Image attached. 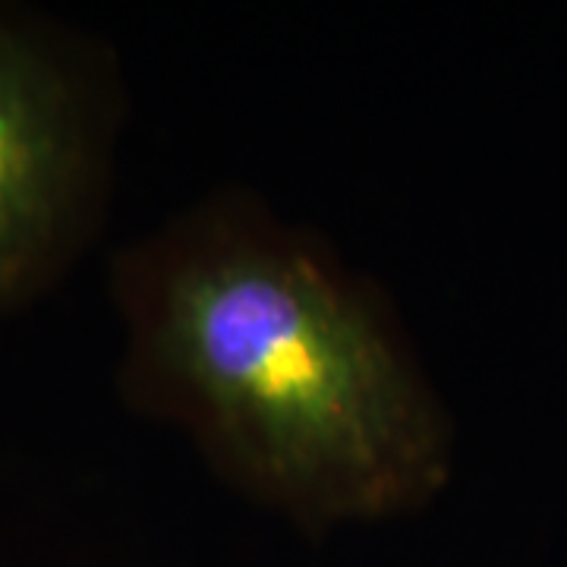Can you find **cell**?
Instances as JSON below:
<instances>
[{"label": "cell", "instance_id": "1", "mask_svg": "<svg viewBox=\"0 0 567 567\" xmlns=\"http://www.w3.org/2000/svg\"><path fill=\"white\" fill-rule=\"evenodd\" d=\"M121 388L306 527L423 507L451 425L379 293L319 237L215 193L117 256Z\"/></svg>", "mask_w": 567, "mask_h": 567}, {"label": "cell", "instance_id": "2", "mask_svg": "<svg viewBox=\"0 0 567 567\" xmlns=\"http://www.w3.org/2000/svg\"><path fill=\"white\" fill-rule=\"evenodd\" d=\"M107 130L89 66L0 10V312L32 303L92 234Z\"/></svg>", "mask_w": 567, "mask_h": 567}]
</instances>
